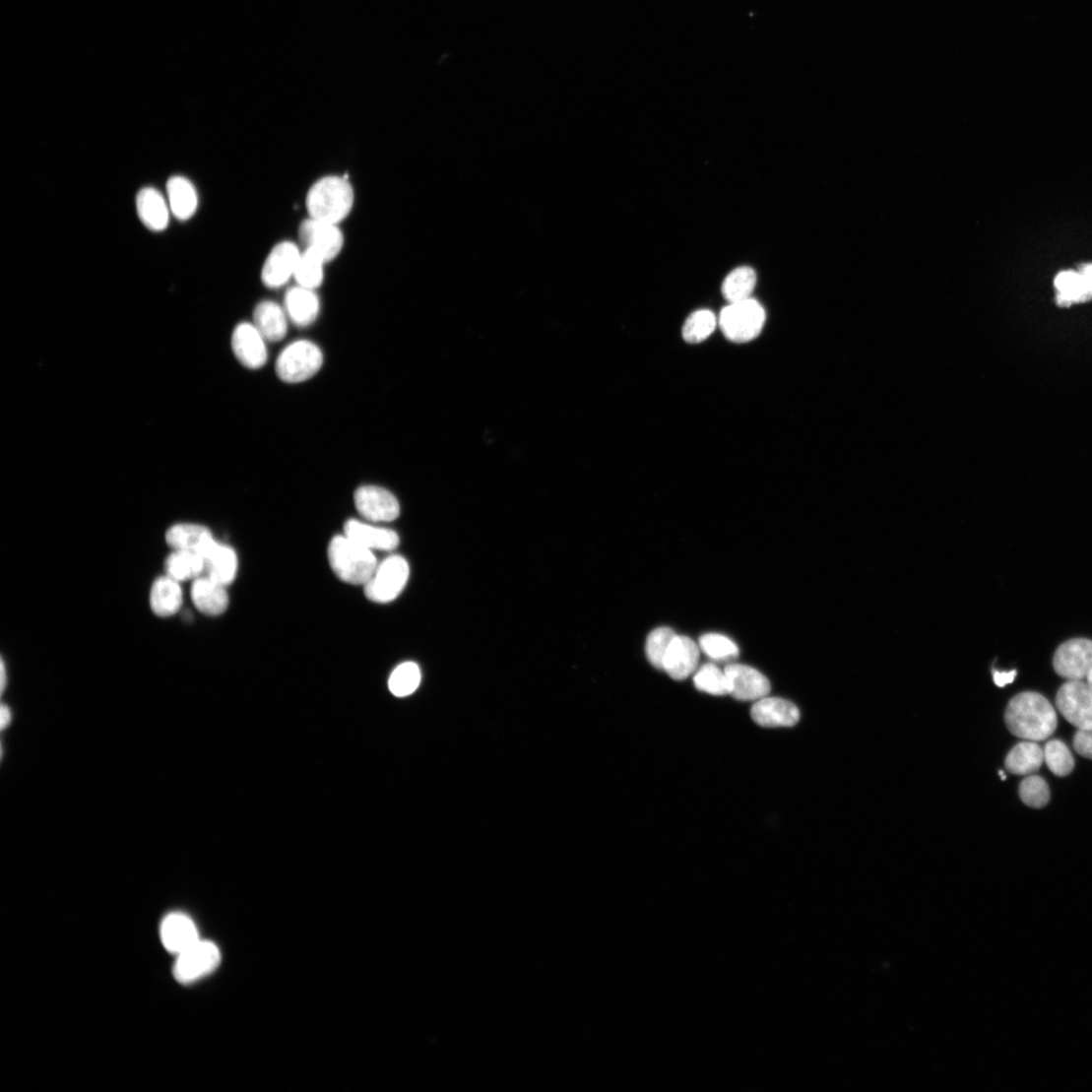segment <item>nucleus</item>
<instances>
[{"instance_id": "f257e3e1", "label": "nucleus", "mask_w": 1092, "mask_h": 1092, "mask_svg": "<svg viewBox=\"0 0 1092 1092\" xmlns=\"http://www.w3.org/2000/svg\"><path fill=\"white\" fill-rule=\"evenodd\" d=\"M1005 724L1013 736L1041 741L1056 733L1059 721L1056 709L1043 695L1024 692L1008 703Z\"/></svg>"}, {"instance_id": "f03ea898", "label": "nucleus", "mask_w": 1092, "mask_h": 1092, "mask_svg": "<svg viewBox=\"0 0 1092 1092\" xmlns=\"http://www.w3.org/2000/svg\"><path fill=\"white\" fill-rule=\"evenodd\" d=\"M354 200L353 187L347 176L329 175L311 186L306 207L309 218L339 225L352 213Z\"/></svg>"}, {"instance_id": "7ed1b4c3", "label": "nucleus", "mask_w": 1092, "mask_h": 1092, "mask_svg": "<svg viewBox=\"0 0 1092 1092\" xmlns=\"http://www.w3.org/2000/svg\"><path fill=\"white\" fill-rule=\"evenodd\" d=\"M328 559L335 575L352 585L364 586L378 567V560L372 550L346 536H338L331 541Z\"/></svg>"}, {"instance_id": "20e7f679", "label": "nucleus", "mask_w": 1092, "mask_h": 1092, "mask_svg": "<svg viewBox=\"0 0 1092 1092\" xmlns=\"http://www.w3.org/2000/svg\"><path fill=\"white\" fill-rule=\"evenodd\" d=\"M765 322L764 308L752 297L731 303L722 311L719 319L725 336L736 344L754 341L761 334Z\"/></svg>"}, {"instance_id": "39448f33", "label": "nucleus", "mask_w": 1092, "mask_h": 1092, "mask_svg": "<svg viewBox=\"0 0 1092 1092\" xmlns=\"http://www.w3.org/2000/svg\"><path fill=\"white\" fill-rule=\"evenodd\" d=\"M322 365L323 353L319 347L308 341H297L281 353L276 370L283 382L298 384L313 378Z\"/></svg>"}, {"instance_id": "423d86ee", "label": "nucleus", "mask_w": 1092, "mask_h": 1092, "mask_svg": "<svg viewBox=\"0 0 1092 1092\" xmlns=\"http://www.w3.org/2000/svg\"><path fill=\"white\" fill-rule=\"evenodd\" d=\"M409 576L408 561L401 555H391L378 564L364 585L365 596L374 604H390L403 592Z\"/></svg>"}, {"instance_id": "0eeeda50", "label": "nucleus", "mask_w": 1092, "mask_h": 1092, "mask_svg": "<svg viewBox=\"0 0 1092 1092\" xmlns=\"http://www.w3.org/2000/svg\"><path fill=\"white\" fill-rule=\"evenodd\" d=\"M221 962V952L210 940L200 939L191 948L176 956L173 966L175 981L191 985L212 973Z\"/></svg>"}, {"instance_id": "6e6552de", "label": "nucleus", "mask_w": 1092, "mask_h": 1092, "mask_svg": "<svg viewBox=\"0 0 1092 1092\" xmlns=\"http://www.w3.org/2000/svg\"><path fill=\"white\" fill-rule=\"evenodd\" d=\"M298 234L304 249L316 253L326 263L344 249L345 236L339 225L308 218L300 224Z\"/></svg>"}, {"instance_id": "1a4fd4ad", "label": "nucleus", "mask_w": 1092, "mask_h": 1092, "mask_svg": "<svg viewBox=\"0 0 1092 1092\" xmlns=\"http://www.w3.org/2000/svg\"><path fill=\"white\" fill-rule=\"evenodd\" d=\"M1057 706L1064 719L1078 730L1092 729V687L1068 681L1059 691Z\"/></svg>"}, {"instance_id": "9d476101", "label": "nucleus", "mask_w": 1092, "mask_h": 1092, "mask_svg": "<svg viewBox=\"0 0 1092 1092\" xmlns=\"http://www.w3.org/2000/svg\"><path fill=\"white\" fill-rule=\"evenodd\" d=\"M1057 673L1069 681L1085 679L1092 668V640L1075 638L1061 645L1053 658Z\"/></svg>"}, {"instance_id": "9b49d317", "label": "nucleus", "mask_w": 1092, "mask_h": 1092, "mask_svg": "<svg viewBox=\"0 0 1092 1092\" xmlns=\"http://www.w3.org/2000/svg\"><path fill=\"white\" fill-rule=\"evenodd\" d=\"M358 513L370 522H391L400 515V504L388 489L376 485H363L354 494Z\"/></svg>"}, {"instance_id": "f8f14e48", "label": "nucleus", "mask_w": 1092, "mask_h": 1092, "mask_svg": "<svg viewBox=\"0 0 1092 1092\" xmlns=\"http://www.w3.org/2000/svg\"><path fill=\"white\" fill-rule=\"evenodd\" d=\"M302 251L289 241L277 244L262 267L261 280L268 288L280 289L293 279Z\"/></svg>"}, {"instance_id": "ddd939ff", "label": "nucleus", "mask_w": 1092, "mask_h": 1092, "mask_svg": "<svg viewBox=\"0 0 1092 1092\" xmlns=\"http://www.w3.org/2000/svg\"><path fill=\"white\" fill-rule=\"evenodd\" d=\"M730 682V695L739 701H758L771 691L767 677L754 668L730 664L725 669Z\"/></svg>"}, {"instance_id": "4468645a", "label": "nucleus", "mask_w": 1092, "mask_h": 1092, "mask_svg": "<svg viewBox=\"0 0 1092 1092\" xmlns=\"http://www.w3.org/2000/svg\"><path fill=\"white\" fill-rule=\"evenodd\" d=\"M232 349L242 365L258 369L268 361L267 339L253 323L239 324L232 335Z\"/></svg>"}, {"instance_id": "2eb2a0df", "label": "nucleus", "mask_w": 1092, "mask_h": 1092, "mask_svg": "<svg viewBox=\"0 0 1092 1092\" xmlns=\"http://www.w3.org/2000/svg\"><path fill=\"white\" fill-rule=\"evenodd\" d=\"M163 947L175 956L194 946L201 939L195 922L185 914L166 916L161 927Z\"/></svg>"}, {"instance_id": "dca6fc26", "label": "nucleus", "mask_w": 1092, "mask_h": 1092, "mask_svg": "<svg viewBox=\"0 0 1092 1092\" xmlns=\"http://www.w3.org/2000/svg\"><path fill=\"white\" fill-rule=\"evenodd\" d=\"M699 659L700 651L693 640L676 635L666 654L663 670L672 679L682 681L695 673Z\"/></svg>"}, {"instance_id": "f3484780", "label": "nucleus", "mask_w": 1092, "mask_h": 1092, "mask_svg": "<svg viewBox=\"0 0 1092 1092\" xmlns=\"http://www.w3.org/2000/svg\"><path fill=\"white\" fill-rule=\"evenodd\" d=\"M752 721L764 728L795 727L801 719L798 706L782 698L764 697L751 707Z\"/></svg>"}, {"instance_id": "a211bd4d", "label": "nucleus", "mask_w": 1092, "mask_h": 1092, "mask_svg": "<svg viewBox=\"0 0 1092 1092\" xmlns=\"http://www.w3.org/2000/svg\"><path fill=\"white\" fill-rule=\"evenodd\" d=\"M225 585L203 575L193 581L191 599L195 608L207 616H219L229 607V596Z\"/></svg>"}, {"instance_id": "6ab92c4d", "label": "nucleus", "mask_w": 1092, "mask_h": 1092, "mask_svg": "<svg viewBox=\"0 0 1092 1092\" xmlns=\"http://www.w3.org/2000/svg\"><path fill=\"white\" fill-rule=\"evenodd\" d=\"M215 541L208 527L197 523H176L165 534L171 550L195 551L203 556Z\"/></svg>"}, {"instance_id": "aec40b11", "label": "nucleus", "mask_w": 1092, "mask_h": 1092, "mask_svg": "<svg viewBox=\"0 0 1092 1092\" xmlns=\"http://www.w3.org/2000/svg\"><path fill=\"white\" fill-rule=\"evenodd\" d=\"M345 536L369 550L391 551L400 544L397 533L354 519L346 523Z\"/></svg>"}, {"instance_id": "412c9836", "label": "nucleus", "mask_w": 1092, "mask_h": 1092, "mask_svg": "<svg viewBox=\"0 0 1092 1092\" xmlns=\"http://www.w3.org/2000/svg\"><path fill=\"white\" fill-rule=\"evenodd\" d=\"M284 308L294 325L307 327L319 315L320 299L315 289L296 285L287 291Z\"/></svg>"}, {"instance_id": "4be33fe9", "label": "nucleus", "mask_w": 1092, "mask_h": 1092, "mask_svg": "<svg viewBox=\"0 0 1092 1092\" xmlns=\"http://www.w3.org/2000/svg\"><path fill=\"white\" fill-rule=\"evenodd\" d=\"M149 605L159 617L174 616L183 606L181 583L165 574L159 577L150 589Z\"/></svg>"}, {"instance_id": "5701e85b", "label": "nucleus", "mask_w": 1092, "mask_h": 1092, "mask_svg": "<svg viewBox=\"0 0 1092 1092\" xmlns=\"http://www.w3.org/2000/svg\"><path fill=\"white\" fill-rule=\"evenodd\" d=\"M205 575L225 585H231L238 572L236 551L229 546L215 541L204 555Z\"/></svg>"}, {"instance_id": "b1692460", "label": "nucleus", "mask_w": 1092, "mask_h": 1092, "mask_svg": "<svg viewBox=\"0 0 1092 1092\" xmlns=\"http://www.w3.org/2000/svg\"><path fill=\"white\" fill-rule=\"evenodd\" d=\"M136 206L139 218L148 229L161 232L167 228L169 204L156 188H143L137 196Z\"/></svg>"}, {"instance_id": "393cba45", "label": "nucleus", "mask_w": 1092, "mask_h": 1092, "mask_svg": "<svg viewBox=\"0 0 1092 1092\" xmlns=\"http://www.w3.org/2000/svg\"><path fill=\"white\" fill-rule=\"evenodd\" d=\"M289 320L285 308L273 300L258 304L253 314V324L271 343L281 342L286 337Z\"/></svg>"}, {"instance_id": "a878e982", "label": "nucleus", "mask_w": 1092, "mask_h": 1092, "mask_svg": "<svg viewBox=\"0 0 1092 1092\" xmlns=\"http://www.w3.org/2000/svg\"><path fill=\"white\" fill-rule=\"evenodd\" d=\"M168 204L173 216L181 221L191 219L199 205L194 184L185 177L173 176L166 184Z\"/></svg>"}, {"instance_id": "bb28decb", "label": "nucleus", "mask_w": 1092, "mask_h": 1092, "mask_svg": "<svg viewBox=\"0 0 1092 1092\" xmlns=\"http://www.w3.org/2000/svg\"><path fill=\"white\" fill-rule=\"evenodd\" d=\"M164 574L183 583L205 575L204 556L195 551L172 550L164 560Z\"/></svg>"}, {"instance_id": "cd10ccee", "label": "nucleus", "mask_w": 1092, "mask_h": 1092, "mask_svg": "<svg viewBox=\"0 0 1092 1092\" xmlns=\"http://www.w3.org/2000/svg\"><path fill=\"white\" fill-rule=\"evenodd\" d=\"M1044 759V750L1034 741L1016 744L1005 759V768L1014 775H1030L1037 772Z\"/></svg>"}, {"instance_id": "c85d7f7f", "label": "nucleus", "mask_w": 1092, "mask_h": 1092, "mask_svg": "<svg viewBox=\"0 0 1092 1092\" xmlns=\"http://www.w3.org/2000/svg\"><path fill=\"white\" fill-rule=\"evenodd\" d=\"M1059 290L1058 303L1060 307H1069L1074 303H1084L1092 299V288L1084 281L1079 273L1063 272L1056 280Z\"/></svg>"}, {"instance_id": "c756f323", "label": "nucleus", "mask_w": 1092, "mask_h": 1092, "mask_svg": "<svg viewBox=\"0 0 1092 1092\" xmlns=\"http://www.w3.org/2000/svg\"><path fill=\"white\" fill-rule=\"evenodd\" d=\"M756 285V272L748 267H741L734 270L726 278L722 290L730 304L737 303L740 302V300L750 298Z\"/></svg>"}, {"instance_id": "7c9ffc66", "label": "nucleus", "mask_w": 1092, "mask_h": 1092, "mask_svg": "<svg viewBox=\"0 0 1092 1092\" xmlns=\"http://www.w3.org/2000/svg\"><path fill=\"white\" fill-rule=\"evenodd\" d=\"M326 262L316 253L304 249L300 255L293 280L297 286L317 289L324 281Z\"/></svg>"}, {"instance_id": "2f4dec72", "label": "nucleus", "mask_w": 1092, "mask_h": 1092, "mask_svg": "<svg viewBox=\"0 0 1092 1092\" xmlns=\"http://www.w3.org/2000/svg\"><path fill=\"white\" fill-rule=\"evenodd\" d=\"M695 687L704 693L730 695V682L726 671L714 664H705L694 674Z\"/></svg>"}, {"instance_id": "473e14b6", "label": "nucleus", "mask_w": 1092, "mask_h": 1092, "mask_svg": "<svg viewBox=\"0 0 1092 1092\" xmlns=\"http://www.w3.org/2000/svg\"><path fill=\"white\" fill-rule=\"evenodd\" d=\"M420 682V668L416 663L407 662L394 670L390 676L389 688L395 696L405 697L416 692Z\"/></svg>"}, {"instance_id": "72a5a7b5", "label": "nucleus", "mask_w": 1092, "mask_h": 1092, "mask_svg": "<svg viewBox=\"0 0 1092 1092\" xmlns=\"http://www.w3.org/2000/svg\"><path fill=\"white\" fill-rule=\"evenodd\" d=\"M718 319L709 310L693 313L683 326V338L687 344L698 345L706 341L717 328Z\"/></svg>"}, {"instance_id": "f704fd0d", "label": "nucleus", "mask_w": 1092, "mask_h": 1092, "mask_svg": "<svg viewBox=\"0 0 1092 1092\" xmlns=\"http://www.w3.org/2000/svg\"><path fill=\"white\" fill-rule=\"evenodd\" d=\"M1044 759L1050 771L1059 777H1065L1074 769L1073 756L1067 745L1060 739H1053L1046 744Z\"/></svg>"}, {"instance_id": "c9c22d12", "label": "nucleus", "mask_w": 1092, "mask_h": 1092, "mask_svg": "<svg viewBox=\"0 0 1092 1092\" xmlns=\"http://www.w3.org/2000/svg\"><path fill=\"white\" fill-rule=\"evenodd\" d=\"M700 650L714 661H730L736 659L739 650L733 640L723 634L707 633L699 639Z\"/></svg>"}, {"instance_id": "e433bc0d", "label": "nucleus", "mask_w": 1092, "mask_h": 1092, "mask_svg": "<svg viewBox=\"0 0 1092 1092\" xmlns=\"http://www.w3.org/2000/svg\"><path fill=\"white\" fill-rule=\"evenodd\" d=\"M676 636L669 627H660L653 630L647 639L646 652L650 663L657 669L663 670L666 654Z\"/></svg>"}, {"instance_id": "4c0bfd02", "label": "nucleus", "mask_w": 1092, "mask_h": 1092, "mask_svg": "<svg viewBox=\"0 0 1092 1092\" xmlns=\"http://www.w3.org/2000/svg\"><path fill=\"white\" fill-rule=\"evenodd\" d=\"M1020 797L1026 805L1042 808L1050 802V789L1042 777L1030 776L1020 785Z\"/></svg>"}, {"instance_id": "58836bf2", "label": "nucleus", "mask_w": 1092, "mask_h": 1092, "mask_svg": "<svg viewBox=\"0 0 1092 1092\" xmlns=\"http://www.w3.org/2000/svg\"><path fill=\"white\" fill-rule=\"evenodd\" d=\"M1073 746L1081 757L1092 760V729L1079 730L1074 737Z\"/></svg>"}, {"instance_id": "ea45409f", "label": "nucleus", "mask_w": 1092, "mask_h": 1092, "mask_svg": "<svg viewBox=\"0 0 1092 1092\" xmlns=\"http://www.w3.org/2000/svg\"><path fill=\"white\" fill-rule=\"evenodd\" d=\"M1016 674H1018V673H1016L1015 670L1008 671V672H1001V671L994 670V672H993L994 681H995L996 686H998L1000 688L1005 687L1006 685L1010 684L1014 681Z\"/></svg>"}, {"instance_id": "a19ab883", "label": "nucleus", "mask_w": 1092, "mask_h": 1092, "mask_svg": "<svg viewBox=\"0 0 1092 1092\" xmlns=\"http://www.w3.org/2000/svg\"><path fill=\"white\" fill-rule=\"evenodd\" d=\"M12 721V713L6 704L2 706V729L5 730Z\"/></svg>"}, {"instance_id": "79ce46f5", "label": "nucleus", "mask_w": 1092, "mask_h": 1092, "mask_svg": "<svg viewBox=\"0 0 1092 1092\" xmlns=\"http://www.w3.org/2000/svg\"><path fill=\"white\" fill-rule=\"evenodd\" d=\"M1079 274L1084 281L1092 288V265H1085L1080 268Z\"/></svg>"}, {"instance_id": "37998d69", "label": "nucleus", "mask_w": 1092, "mask_h": 1092, "mask_svg": "<svg viewBox=\"0 0 1092 1092\" xmlns=\"http://www.w3.org/2000/svg\"><path fill=\"white\" fill-rule=\"evenodd\" d=\"M5 661L2 662V691L4 692L7 687V670Z\"/></svg>"}, {"instance_id": "c03bdc74", "label": "nucleus", "mask_w": 1092, "mask_h": 1092, "mask_svg": "<svg viewBox=\"0 0 1092 1092\" xmlns=\"http://www.w3.org/2000/svg\"><path fill=\"white\" fill-rule=\"evenodd\" d=\"M1087 683L1092 687V668L1086 676Z\"/></svg>"}, {"instance_id": "a18cd8bd", "label": "nucleus", "mask_w": 1092, "mask_h": 1092, "mask_svg": "<svg viewBox=\"0 0 1092 1092\" xmlns=\"http://www.w3.org/2000/svg\"><path fill=\"white\" fill-rule=\"evenodd\" d=\"M999 775H1000V778H1001V780H1005V779H1006V777H1005V775H1004V773H1003L1002 771H1000V772H999Z\"/></svg>"}]
</instances>
